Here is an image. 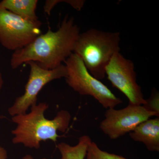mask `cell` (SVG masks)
<instances>
[{
	"mask_svg": "<svg viewBox=\"0 0 159 159\" xmlns=\"http://www.w3.org/2000/svg\"><path fill=\"white\" fill-rule=\"evenodd\" d=\"M80 34L74 18L66 16L57 31L49 29L28 45L14 51L10 59L11 68L31 61L46 70L56 68L73 53Z\"/></svg>",
	"mask_w": 159,
	"mask_h": 159,
	"instance_id": "obj_1",
	"label": "cell"
},
{
	"mask_svg": "<svg viewBox=\"0 0 159 159\" xmlns=\"http://www.w3.org/2000/svg\"><path fill=\"white\" fill-rule=\"evenodd\" d=\"M29 113L12 116L11 121L16 124L11 131L15 145L22 144L27 148L39 149L41 142L52 141L56 143L61 137L57 132H65L68 128L71 116L69 111L61 110L52 119H47L44 113L49 108L46 102H40L31 107Z\"/></svg>",
	"mask_w": 159,
	"mask_h": 159,
	"instance_id": "obj_2",
	"label": "cell"
},
{
	"mask_svg": "<svg viewBox=\"0 0 159 159\" xmlns=\"http://www.w3.org/2000/svg\"><path fill=\"white\" fill-rule=\"evenodd\" d=\"M119 32L90 29L80 33L73 53L82 61L92 76L100 80L106 76L105 69L112 57L120 52Z\"/></svg>",
	"mask_w": 159,
	"mask_h": 159,
	"instance_id": "obj_3",
	"label": "cell"
},
{
	"mask_svg": "<svg viewBox=\"0 0 159 159\" xmlns=\"http://www.w3.org/2000/svg\"><path fill=\"white\" fill-rule=\"evenodd\" d=\"M67 70L65 78L69 86L82 96H90L104 108H115L122 100L99 80L92 76L82 61L73 53L65 61Z\"/></svg>",
	"mask_w": 159,
	"mask_h": 159,
	"instance_id": "obj_4",
	"label": "cell"
},
{
	"mask_svg": "<svg viewBox=\"0 0 159 159\" xmlns=\"http://www.w3.org/2000/svg\"><path fill=\"white\" fill-rule=\"evenodd\" d=\"M42 22L25 19L0 6V43L6 49L17 51L42 34Z\"/></svg>",
	"mask_w": 159,
	"mask_h": 159,
	"instance_id": "obj_5",
	"label": "cell"
},
{
	"mask_svg": "<svg viewBox=\"0 0 159 159\" xmlns=\"http://www.w3.org/2000/svg\"><path fill=\"white\" fill-rule=\"evenodd\" d=\"M30 66L29 79L25 86V93L16 99L12 106L8 109V113L11 117L27 113L29 107L36 104L37 96L43 88L49 82L67 76L65 65H61L53 70H46L41 67L36 62L29 61Z\"/></svg>",
	"mask_w": 159,
	"mask_h": 159,
	"instance_id": "obj_6",
	"label": "cell"
},
{
	"mask_svg": "<svg viewBox=\"0 0 159 159\" xmlns=\"http://www.w3.org/2000/svg\"><path fill=\"white\" fill-rule=\"evenodd\" d=\"M105 74L113 86L128 98L129 103L137 105L146 103L141 87L137 83L134 65L130 60L120 52L116 53L106 67Z\"/></svg>",
	"mask_w": 159,
	"mask_h": 159,
	"instance_id": "obj_7",
	"label": "cell"
},
{
	"mask_svg": "<svg viewBox=\"0 0 159 159\" xmlns=\"http://www.w3.org/2000/svg\"><path fill=\"white\" fill-rule=\"evenodd\" d=\"M154 116L157 117L143 105L129 103L122 109H107L99 127L103 133L114 140L132 131L140 123Z\"/></svg>",
	"mask_w": 159,
	"mask_h": 159,
	"instance_id": "obj_8",
	"label": "cell"
},
{
	"mask_svg": "<svg viewBox=\"0 0 159 159\" xmlns=\"http://www.w3.org/2000/svg\"><path fill=\"white\" fill-rule=\"evenodd\" d=\"M129 137L135 142L143 143L148 150L159 152V118L148 119L139 124Z\"/></svg>",
	"mask_w": 159,
	"mask_h": 159,
	"instance_id": "obj_9",
	"label": "cell"
},
{
	"mask_svg": "<svg viewBox=\"0 0 159 159\" xmlns=\"http://www.w3.org/2000/svg\"><path fill=\"white\" fill-rule=\"evenodd\" d=\"M37 0H3L0 6L12 13L25 19L38 20L36 14Z\"/></svg>",
	"mask_w": 159,
	"mask_h": 159,
	"instance_id": "obj_10",
	"label": "cell"
},
{
	"mask_svg": "<svg viewBox=\"0 0 159 159\" xmlns=\"http://www.w3.org/2000/svg\"><path fill=\"white\" fill-rule=\"evenodd\" d=\"M92 142L89 136L84 135L79 138L78 143L75 146L61 142L57 147L61 155V159H84L88 147Z\"/></svg>",
	"mask_w": 159,
	"mask_h": 159,
	"instance_id": "obj_11",
	"label": "cell"
},
{
	"mask_svg": "<svg viewBox=\"0 0 159 159\" xmlns=\"http://www.w3.org/2000/svg\"><path fill=\"white\" fill-rule=\"evenodd\" d=\"M86 159H127L115 154L109 153L101 150L95 142L89 144L87 151Z\"/></svg>",
	"mask_w": 159,
	"mask_h": 159,
	"instance_id": "obj_12",
	"label": "cell"
},
{
	"mask_svg": "<svg viewBox=\"0 0 159 159\" xmlns=\"http://www.w3.org/2000/svg\"><path fill=\"white\" fill-rule=\"evenodd\" d=\"M159 93L156 90H152L151 95L148 99L146 100V103L143 106L146 109L159 116Z\"/></svg>",
	"mask_w": 159,
	"mask_h": 159,
	"instance_id": "obj_13",
	"label": "cell"
},
{
	"mask_svg": "<svg viewBox=\"0 0 159 159\" xmlns=\"http://www.w3.org/2000/svg\"><path fill=\"white\" fill-rule=\"evenodd\" d=\"M62 2L67 3L71 6L73 4V0H47L44 6V11L50 15L53 8L58 3Z\"/></svg>",
	"mask_w": 159,
	"mask_h": 159,
	"instance_id": "obj_14",
	"label": "cell"
},
{
	"mask_svg": "<svg viewBox=\"0 0 159 159\" xmlns=\"http://www.w3.org/2000/svg\"><path fill=\"white\" fill-rule=\"evenodd\" d=\"M8 159V152L4 147L0 145V159Z\"/></svg>",
	"mask_w": 159,
	"mask_h": 159,
	"instance_id": "obj_15",
	"label": "cell"
},
{
	"mask_svg": "<svg viewBox=\"0 0 159 159\" xmlns=\"http://www.w3.org/2000/svg\"><path fill=\"white\" fill-rule=\"evenodd\" d=\"M3 84H4V81H3L2 75L0 71V91L2 88Z\"/></svg>",
	"mask_w": 159,
	"mask_h": 159,
	"instance_id": "obj_16",
	"label": "cell"
},
{
	"mask_svg": "<svg viewBox=\"0 0 159 159\" xmlns=\"http://www.w3.org/2000/svg\"><path fill=\"white\" fill-rule=\"evenodd\" d=\"M22 159H34L33 157L31 156V155L29 154H27L25 155V156L23 157ZM43 159H47L46 158H43Z\"/></svg>",
	"mask_w": 159,
	"mask_h": 159,
	"instance_id": "obj_17",
	"label": "cell"
},
{
	"mask_svg": "<svg viewBox=\"0 0 159 159\" xmlns=\"http://www.w3.org/2000/svg\"><path fill=\"white\" fill-rule=\"evenodd\" d=\"M6 118L5 116H3V115H0V119H2Z\"/></svg>",
	"mask_w": 159,
	"mask_h": 159,
	"instance_id": "obj_18",
	"label": "cell"
}]
</instances>
